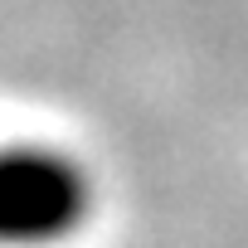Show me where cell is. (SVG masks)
<instances>
[{
    "instance_id": "cell-1",
    "label": "cell",
    "mask_w": 248,
    "mask_h": 248,
    "mask_svg": "<svg viewBox=\"0 0 248 248\" xmlns=\"http://www.w3.org/2000/svg\"><path fill=\"white\" fill-rule=\"evenodd\" d=\"M97 209L93 170L44 141L0 146V248H59Z\"/></svg>"
}]
</instances>
